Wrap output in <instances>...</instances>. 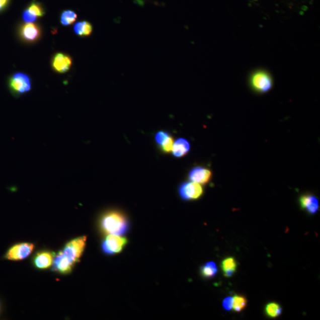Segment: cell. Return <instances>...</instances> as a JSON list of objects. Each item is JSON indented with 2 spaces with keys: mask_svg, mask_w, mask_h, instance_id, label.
<instances>
[{
  "mask_svg": "<svg viewBox=\"0 0 320 320\" xmlns=\"http://www.w3.org/2000/svg\"><path fill=\"white\" fill-rule=\"evenodd\" d=\"M249 84L253 92L258 94H264L272 88V76L265 69L256 70L250 76Z\"/></svg>",
  "mask_w": 320,
  "mask_h": 320,
  "instance_id": "3957f363",
  "label": "cell"
},
{
  "mask_svg": "<svg viewBox=\"0 0 320 320\" xmlns=\"http://www.w3.org/2000/svg\"><path fill=\"white\" fill-rule=\"evenodd\" d=\"M212 173L209 169L202 167H196L189 173L190 181L199 183L200 185H206L211 181Z\"/></svg>",
  "mask_w": 320,
  "mask_h": 320,
  "instance_id": "ba28073f",
  "label": "cell"
},
{
  "mask_svg": "<svg viewBox=\"0 0 320 320\" xmlns=\"http://www.w3.org/2000/svg\"><path fill=\"white\" fill-rule=\"evenodd\" d=\"M191 145L188 140L184 138L177 139L174 142L173 148V154L177 158H181L188 154Z\"/></svg>",
  "mask_w": 320,
  "mask_h": 320,
  "instance_id": "4fadbf2b",
  "label": "cell"
},
{
  "mask_svg": "<svg viewBox=\"0 0 320 320\" xmlns=\"http://www.w3.org/2000/svg\"><path fill=\"white\" fill-rule=\"evenodd\" d=\"M127 243V239L121 235L109 234L102 243V249L106 254H117L122 251Z\"/></svg>",
  "mask_w": 320,
  "mask_h": 320,
  "instance_id": "8992f818",
  "label": "cell"
},
{
  "mask_svg": "<svg viewBox=\"0 0 320 320\" xmlns=\"http://www.w3.org/2000/svg\"><path fill=\"white\" fill-rule=\"evenodd\" d=\"M54 253L44 251L38 253L34 258V264L39 269H46L53 265Z\"/></svg>",
  "mask_w": 320,
  "mask_h": 320,
  "instance_id": "7c38bea8",
  "label": "cell"
},
{
  "mask_svg": "<svg viewBox=\"0 0 320 320\" xmlns=\"http://www.w3.org/2000/svg\"><path fill=\"white\" fill-rule=\"evenodd\" d=\"M11 0H0V13L4 12L8 8Z\"/></svg>",
  "mask_w": 320,
  "mask_h": 320,
  "instance_id": "cb8c5ba5",
  "label": "cell"
},
{
  "mask_svg": "<svg viewBox=\"0 0 320 320\" xmlns=\"http://www.w3.org/2000/svg\"><path fill=\"white\" fill-rule=\"evenodd\" d=\"M217 267L214 262H210L203 265L201 269V272L203 277L211 278L217 273Z\"/></svg>",
  "mask_w": 320,
  "mask_h": 320,
  "instance_id": "2e32d148",
  "label": "cell"
},
{
  "mask_svg": "<svg viewBox=\"0 0 320 320\" xmlns=\"http://www.w3.org/2000/svg\"><path fill=\"white\" fill-rule=\"evenodd\" d=\"M299 205L302 209L310 213L314 214L318 211L319 202L317 198L310 194L303 195L299 198Z\"/></svg>",
  "mask_w": 320,
  "mask_h": 320,
  "instance_id": "8fae6325",
  "label": "cell"
},
{
  "mask_svg": "<svg viewBox=\"0 0 320 320\" xmlns=\"http://www.w3.org/2000/svg\"><path fill=\"white\" fill-rule=\"evenodd\" d=\"M76 18H77V15L74 12L65 11L62 13L60 20L63 26H69L75 22Z\"/></svg>",
  "mask_w": 320,
  "mask_h": 320,
  "instance_id": "ac0fdd59",
  "label": "cell"
},
{
  "mask_svg": "<svg viewBox=\"0 0 320 320\" xmlns=\"http://www.w3.org/2000/svg\"><path fill=\"white\" fill-rule=\"evenodd\" d=\"M101 226L103 231L108 235H122L127 231L128 222L123 213L112 211L103 215Z\"/></svg>",
  "mask_w": 320,
  "mask_h": 320,
  "instance_id": "7a4b0ae2",
  "label": "cell"
},
{
  "mask_svg": "<svg viewBox=\"0 0 320 320\" xmlns=\"http://www.w3.org/2000/svg\"><path fill=\"white\" fill-rule=\"evenodd\" d=\"M169 133L166 131H159L155 135V141L159 146H162L170 138Z\"/></svg>",
  "mask_w": 320,
  "mask_h": 320,
  "instance_id": "44dd1931",
  "label": "cell"
},
{
  "mask_svg": "<svg viewBox=\"0 0 320 320\" xmlns=\"http://www.w3.org/2000/svg\"><path fill=\"white\" fill-rule=\"evenodd\" d=\"M233 306V298L228 297L226 298L224 301H223V307L226 310V311H230L232 309Z\"/></svg>",
  "mask_w": 320,
  "mask_h": 320,
  "instance_id": "603a6c76",
  "label": "cell"
},
{
  "mask_svg": "<svg viewBox=\"0 0 320 320\" xmlns=\"http://www.w3.org/2000/svg\"><path fill=\"white\" fill-rule=\"evenodd\" d=\"M179 193L181 198L185 201H192L201 197L203 194V189L199 183L186 182L179 186Z\"/></svg>",
  "mask_w": 320,
  "mask_h": 320,
  "instance_id": "5b68a950",
  "label": "cell"
},
{
  "mask_svg": "<svg viewBox=\"0 0 320 320\" xmlns=\"http://www.w3.org/2000/svg\"><path fill=\"white\" fill-rule=\"evenodd\" d=\"M31 14L36 18H41L44 16L45 12L43 11L41 5L38 3L33 2L28 8L26 9Z\"/></svg>",
  "mask_w": 320,
  "mask_h": 320,
  "instance_id": "ffe728a7",
  "label": "cell"
},
{
  "mask_svg": "<svg viewBox=\"0 0 320 320\" xmlns=\"http://www.w3.org/2000/svg\"><path fill=\"white\" fill-rule=\"evenodd\" d=\"M175 140L172 136H170V138L164 144L160 146L162 151L166 153V154H169L170 152H172L173 145H174Z\"/></svg>",
  "mask_w": 320,
  "mask_h": 320,
  "instance_id": "7402d4cb",
  "label": "cell"
},
{
  "mask_svg": "<svg viewBox=\"0 0 320 320\" xmlns=\"http://www.w3.org/2000/svg\"><path fill=\"white\" fill-rule=\"evenodd\" d=\"M74 31L79 36H89L93 32V26L89 22H79L74 25Z\"/></svg>",
  "mask_w": 320,
  "mask_h": 320,
  "instance_id": "9a60e30c",
  "label": "cell"
},
{
  "mask_svg": "<svg viewBox=\"0 0 320 320\" xmlns=\"http://www.w3.org/2000/svg\"><path fill=\"white\" fill-rule=\"evenodd\" d=\"M33 249H34V245L32 243H19L9 249L5 255V258L9 261H22L31 254Z\"/></svg>",
  "mask_w": 320,
  "mask_h": 320,
  "instance_id": "52a82bcc",
  "label": "cell"
},
{
  "mask_svg": "<svg viewBox=\"0 0 320 320\" xmlns=\"http://www.w3.org/2000/svg\"><path fill=\"white\" fill-rule=\"evenodd\" d=\"M282 309L281 305L277 303H269L266 306L265 312L267 316L271 318L278 317L281 314Z\"/></svg>",
  "mask_w": 320,
  "mask_h": 320,
  "instance_id": "e0dca14e",
  "label": "cell"
},
{
  "mask_svg": "<svg viewBox=\"0 0 320 320\" xmlns=\"http://www.w3.org/2000/svg\"><path fill=\"white\" fill-rule=\"evenodd\" d=\"M237 263L234 258H226L222 262L221 268L225 277H231L236 270Z\"/></svg>",
  "mask_w": 320,
  "mask_h": 320,
  "instance_id": "5bb4252c",
  "label": "cell"
},
{
  "mask_svg": "<svg viewBox=\"0 0 320 320\" xmlns=\"http://www.w3.org/2000/svg\"><path fill=\"white\" fill-rule=\"evenodd\" d=\"M8 87L13 95L25 94L31 91V78L24 73L15 72L9 78Z\"/></svg>",
  "mask_w": 320,
  "mask_h": 320,
  "instance_id": "277c9868",
  "label": "cell"
},
{
  "mask_svg": "<svg viewBox=\"0 0 320 320\" xmlns=\"http://www.w3.org/2000/svg\"><path fill=\"white\" fill-rule=\"evenodd\" d=\"M72 65V59L68 55L58 53L53 58L52 65L56 72L65 73L69 71Z\"/></svg>",
  "mask_w": 320,
  "mask_h": 320,
  "instance_id": "9c48e42d",
  "label": "cell"
},
{
  "mask_svg": "<svg viewBox=\"0 0 320 320\" xmlns=\"http://www.w3.org/2000/svg\"><path fill=\"white\" fill-rule=\"evenodd\" d=\"M86 240V236H83L68 242L55 256L53 269L61 274H67L71 272L85 251Z\"/></svg>",
  "mask_w": 320,
  "mask_h": 320,
  "instance_id": "6da1fadb",
  "label": "cell"
},
{
  "mask_svg": "<svg viewBox=\"0 0 320 320\" xmlns=\"http://www.w3.org/2000/svg\"><path fill=\"white\" fill-rule=\"evenodd\" d=\"M41 34V31L37 25L33 23H26L20 30V35L25 41L33 42L37 40Z\"/></svg>",
  "mask_w": 320,
  "mask_h": 320,
  "instance_id": "30bf717a",
  "label": "cell"
},
{
  "mask_svg": "<svg viewBox=\"0 0 320 320\" xmlns=\"http://www.w3.org/2000/svg\"><path fill=\"white\" fill-rule=\"evenodd\" d=\"M247 305V300L245 297L241 295H235L233 297L232 309L235 312H241Z\"/></svg>",
  "mask_w": 320,
  "mask_h": 320,
  "instance_id": "d6986e66",
  "label": "cell"
}]
</instances>
